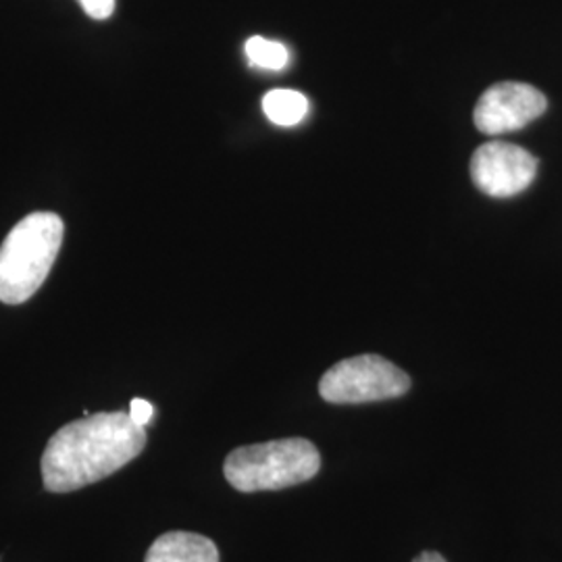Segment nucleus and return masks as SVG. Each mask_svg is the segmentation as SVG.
<instances>
[{
	"mask_svg": "<svg viewBox=\"0 0 562 562\" xmlns=\"http://www.w3.org/2000/svg\"><path fill=\"white\" fill-rule=\"evenodd\" d=\"M546 106L548 101L538 88L521 81H503L483 92L473 120L483 134L501 136L538 120Z\"/></svg>",
	"mask_w": 562,
	"mask_h": 562,
	"instance_id": "obj_6",
	"label": "nucleus"
},
{
	"mask_svg": "<svg viewBox=\"0 0 562 562\" xmlns=\"http://www.w3.org/2000/svg\"><path fill=\"white\" fill-rule=\"evenodd\" d=\"M146 431L127 413H99L63 425L42 454V480L53 494H69L106 480L134 461Z\"/></svg>",
	"mask_w": 562,
	"mask_h": 562,
	"instance_id": "obj_1",
	"label": "nucleus"
},
{
	"mask_svg": "<svg viewBox=\"0 0 562 562\" xmlns=\"http://www.w3.org/2000/svg\"><path fill=\"white\" fill-rule=\"evenodd\" d=\"M411 387V378L394 362L378 355H361L336 362L319 382V394L331 404L401 398Z\"/></svg>",
	"mask_w": 562,
	"mask_h": 562,
	"instance_id": "obj_4",
	"label": "nucleus"
},
{
	"mask_svg": "<svg viewBox=\"0 0 562 562\" xmlns=\"http://www.w3.org/2000/svg\"><path fill=\"white\" fill-rule=\"evenodd\" d=\"M246 57L250 65L267 71H281L290 63V53L281 42L267 41L262 36H252L246 41Z\"/></svg>",
	"mask_w": 562,
	"mask_h": 562,
	"instance_id": "obj_9",
	"label": "nucleus"
},
{
	"mask_svg": "<svg viewBox=\"0 0 562 562\" xmlns=\"http://www.w3.org/2000/svg\"><path fill=\"white\" fill-rule=\"evenodd\" d=\"M144 562H220V550L201 533L169 531L148 548Z\"/></svg>",
	"mask_w": 562,
	"mask_h": 562,
	"instance_id": "obj_7",
	"label": "nucleus"
},
{
	"mask_svg": "<svg viewBox=\"0 0 562 562\" xmlns=\"http://www.w3.org/2000/svg\"><path fill=\"white\" fill-rule=\"evenodd\" d=\"M65 223L57 213L38 211L23 217L0 246V302L30 301L57 261Z\"/></svg>",
	"mask_w": 562,
	"mask_h": 562,
	"instance_id": "obj_2",
	"label": "nucleus"
},
{
	"mask_svg": "<svg viewBox=\"0 0 562 562\" xmlns=\"http://www.w3.org/2000/svg\"><path fill=\"white\" fill-rule=\"evenodd\" d=\"M127 415L132 417V422L136 423V425L146 427L148 423L153 422V417H155V406H153L148 401L134 398V401L130 402V411H127Z\"/></svg>",
	"mask_w": 562,
	"mask_h": 562,
	"instance_id": "obj_11",
	"label": "nucleus"
},
{
	"mask_svg": "<svg viewBox=\"0 0 562 562\" xmlns=\"http://www.w3.org/2000/svg\"><path fill=\"white\" fill-rule=\"evenodd\" d=\"M262 111L276 125L292 127L306 117L308 101L296 90H271L262 99Z\"/></svg>",
	"mask_w": 562,
	"mask_h": 562,
	"instance_id": "obj_8",
	"label": "nucleus"
},
{
	"mask_svg": "<svg viewBox=\"0 0 562 562\" xmlns=\"http://www.w3.org/2000/svg\"><path fill=\"white\" fill-rule=\"evenodd\" d=\"M78 2L86 11V15L92 20H109L115 13V0H78Z\"/></svg>",
	"mask_w": 562,
	"mask_h": 562,
	"instance_id": "obj_10",
	"label": "nucleus"
},
{
	"mask_svg": "<svg viewBox=\"0 0 562 562\" xmlns=\"http://www.w3.org/2000/svg\"><path fill=\"white\" fill-rule=\"evenodd\" d=\"M319 469L322 454L304 438L241 446L223 464L227 483L244 494L292 487L313 480Z\"/></svg>",
	"mask_w": 562,
	"mask_h": 562,
	"instance_id": "obj_3",
	"label": "nucleus"
},
{
	"mask_svg": "<svg viewBox=\"0 0 562 562\" xmlns=\"http://www.w3.org/2000/svg\"><path fill=\"white\" fill-rule=\"evenodd\" d=\"M538 173V159L521 146L487 142L471 159L473 183L494 199L515 196L531 186Z\"/></svg>",
	"mask_w": 562,
	"mask_h": 562,
	"instance_id": "obj_5",
	"label": "nucleus"
},
{
	"mask_svg": "<svg viewBox=\"0 0 562 562\" xmlns=\"http://www.w3.org/2000/svg\"><path fill=\"white\" fill-rule=\"evenodd\" d=\"M413 562H446L443 561L442 554H438V552H423L419 554L417 559Z\"/></svg>",
	"mask_w": 562,
	"mask_h": 562,
	"instance_id": "obj_12",
	"label": "nucleus"
}]
</instances>
